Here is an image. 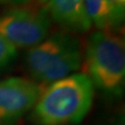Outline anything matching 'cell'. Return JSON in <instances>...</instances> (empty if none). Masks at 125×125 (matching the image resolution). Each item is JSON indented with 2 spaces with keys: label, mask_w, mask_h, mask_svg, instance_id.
<instances>
[{
  "label": "cell",
  "mask_w": 125,
  "mask_h": 125,
  "mask_svg": "<svg viewBox=\"0 0 125 125\" xmlns=\"http://www.w3.org/2000/svg\"><path fill=\"white\" fill-rule=\"evenodd\" d=\"M42 93L37 81L23 77L0 80V125L18 123L33 108Z\"/></svg>",
  "instance_id": "obj_5"
},
{
  "label": "cell",
  "mask_w": 125,
  "mask_h": 125,
  "mask_svg": "<svg viewBox=\"0 0 125 125\" xmlns=\"http://www.w3.org/2000/svg\"><path fill=\"white\" fill-rule=\"evenodd\" d=\"M37 1H39L40 3H45V2L48 1V0H37Z\"/></svg>",
  "instance_id": "obj_11"
},
{
  "label": "cell",
  "mask_w": 125,
  "mask_h": 125,
  "mask_svg": "<svg viewBox=\"0 0 125 125\" xmlns=\"http://www.w3.org/2000/svg\"><path fill=\"white\" fill-rule=\"evenodd\" d=\"M46 10L54 21L72 32H85L91 22L85 11L84 0H48Z\"/></svg>",
  "instance_id": "obj_6"
},
{
  "label": "cell",
  "mask_w": 125,
  "mask_h": 125,
  "mask_svg": "<svg viewBox=\"0 0 125 125\" xmlns=\"http://www.w3.org/2000/svg\"><path fill=\"white\" fill-rule=\"evenodd\" d=\"M17 48L0 36V71L9 68L17 58Z\"/></svg>",
  "instance_id": "obj_9"
},
{
  "label": "cell",
  "mask_w": 125,
  "mask_h": 125,
  "mask_svg": "<svg viewBox=\"0 0 125 125\" xmlns=\"http://www.w3.org/2000/svg\"><path fill=\"white\" fill-rule=\"evenodd\" d=\"M83 64L78 39L68 32H55L28 49L25 66L34 81L52 83L71 75Z\"/></svg>",
  "instance_id": "obj_3"
},
{
  "label": "cell",
  "mask_w": 125,
  "mask_h": 125,
  "mask_svg": "<svg viewBox=\"0 0 125 125\" xmlns=\"http://www.w3.org/2000/svg\"><path fill=\"white\" fill-rule=\"evenodd\" d=\"M85 11L91 22L98 30L112 31V22L104 0H84Z\"/></svg>",
  "instance_id": "obj_7"
},
{
  "label": "cell",
  "mask_w": 125,
  "mask_h": 125,
  "mask_svg": "<svg viewBox=\"0 0 125 125\" xmlns=\"http://www.w3.org/2000/svg\"><path fill=\"white\" fill-rule=\"evenodd\" d=\"M94 91L92 81L83 73L56 80L41 93L32 118L39 125L78 124L91 109Z\"/></svg>",
  "instance_id": "obj_1"
},
{
  "label": "cell",
  "mask_w": 125,
  "mask_h": 125,
  "mask_svg": "<svg viewBox=\"0 0 125 125\" xmlns=\"http://www.w3.org/2000/svg\"><path fill=\"white\" fill-rule=\"evenodd\" d=\"M51 19L45 9L16 6L0 14V36L16 48H31L48 37Z\"/></svg>",
  "instance_id": "obj_4"
},
{
  "label": "cell",
  "mask_w": 125,
  "mask_h": 125,
  "mask_svg": "<svg viewBox=\"0 0 125 125\" xmlns=\"http://www.w3.org/2000/svg\"><path fill=\"white\" fill-rule=\"evenodd\" d=\"M111 17L112 29L120 28L125 17V0H104Z\"/></svg>",
  "instance_id": "obj_8"
},
{
  "label": "cell",
  "mask_w": 125,
  "mask_h": 125,
  "mask_svg": "<svg viewBox=\"0 0 125 125\" xmlns=\"http://www.w3.org/2000/svg\"><path fill=\"white\" fill-rule=\"evenodd\" d=\"M5 3H10L13 5H17V6H20V5H24L27 4L30 0H3Z\"/></svg>",
  "instance_id": "obj_10"
},
{
  "label": "cell",
  "mask_w": 125,
  "mask_h": 125,
  "mask_svg": "<svg viewBox=\"0 0 125 125\" xmlns=\"http://www.w3.org/2000/svg\"><path fill=\"white\" fill-rule=\"evenodd\" d=\"M84 71L94 89L108 97H121L125 83L124 40L113 31L98 30L89 37Z\"/></svg>",
  "instance_id": "obj_2"
},
{
  "label": "cell",
  "mask_w": 125,
  "mask_h": 125,
  "mask_svg": "<svg viewBox=\"0 0 125 125\" xmlns=\"http://www.w3.org/2000/svg\"><path fill=\"white\" fill-rule=\"evenodd\" d=\"M0 3H4V1H3V0H0Z\"/></svg>",
  "instance_id": "obj_12"
}]
</instances>
